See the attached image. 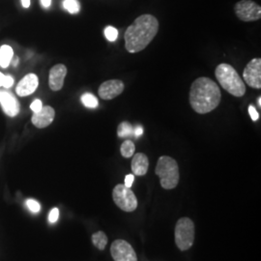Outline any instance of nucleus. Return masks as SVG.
Segmentation results:
<instances>
[{"mask_svg":"<svg viewBox=\"0 0 261 261\" xmlns=\"http://www.w3.org/2000/svg\"><path fill=\"white\" fill-rule=\"evenodd\" d=\"M159 31V21L154 16L145 14L138 17L126 29L125 48L130 54H137L149 45Z\"/></svg>","mask_w":261,"mask_h":261,"instance_id":"f257e3e1","label":"nucleus"},{"mask_svg":"<svg viewBox=\"0 0 261 261\" xmlns=\"http://www.w3.org/2000/svg\"><path fill=\"white\" fill-rule=\"evenodd\" d=\"M190 103L198 114H206L219 107L222 93L218 84L209 77H198L190 89Z\"/></svg>","mask_w":261,"mask_h":261,"instance_id":"f03ea898","label":"nucleus"},{"mask_svg":"<svg viewBox=\"0 0 261 261\" xmlns=\"http://www.w3.org/2000/svg\"><path fill=\"white\" fill-rule=\"evenodd\" d=\"M215 75L225 91L234 97H243L246 93V85L233 67L226 63L217 66Z\"/></svg>","mask_w":261,"mask_h":261,"instance_id":"7ed1b4c3","label":"nucleus"},{"mask_svg":"<svg viewBox=\"0 0 261 261\" xmlns=\"http://www.w3.org/2000/svg\"><path fill=\"white\" fill-rule=\"evenodd\" d=\"M155 172L160 178L161 186L165 190H172L179 183V168L177 162L168 156L160 157L155 168Z\"/></svg>","mask_w":261,"mask_h":261,"instance_id":"20e7f679","label":"nucleus"},{"mask_svg":"<svg viewBox=\"0 0 261 261\" xmlns=\"http://www.w3.org/2000/svg\"><path fill=\"white\" fill-rule=\"evenodd\" d=\"M196 228L190 218H181L175 225V243L180 251H188L195 242Z\"/></svg>","mask_w":261,"mask_h":261,"instance_id":"39448f33","label":"nucleus"},{"mask_svg":"<svg viewBox=\"0 0 261 261\" xmlns=\"http://www.w3.org/2000/svg\"><path fill=\"white\" fill-rule=\"evenodd\" d=\"M112 198L116 206L125 212H134L138 207L137 196L130 188L118 184L112 191Z\"/></svg>","mask_w":261,"mask_h":261,"instance_id":"423d86ee","label":"nucleus"},{"mask_svg":"<svg viewBox=\"0 0 261 261\" xmlns=\"http://www.w3.org/2000/svg\"><path fill=\"white\" fill-rule=\"evenodd\" d=\"M234 12L237 18L245 21H256L261 18V7L252 0H240L234 6Z\"/></svg>","mask_w":261,"mask_h":261,"instance_id":"0eeeda50","label":"nucleus"},{"mask_svg":"<svg viewBox=\"0 0 261 261\" xmlns=\"http://www.w3.org/2000/svg\"><path fill=\"white\" fill-rule=\"evenodd\" d=\"M244 82L254 89L261 88V59L256 57L252 59L244 69Z\"/></svg>","mask_w":261,"mask_h":261,"instance_id":"6e6552de","label":"nucleus"},{"mask_svg":"<svg viewBox=\"0 0 261 261\" xmlns=\"http://www.w3.org/2000/svg\"><path fill=\"white\" fill-rule=\"evenodd\" d=\"M111 253L114 261H138L137 253L129 243L117 239L111 246Z\"/></svg>","mask_w":261,"mask_h":261,"instance_id":"1a4fd4ad","label":"nucleus"},{"mask_svg":"<svg viewBox=\"0 0 261 261\" xmlns=\"http://www.w3.org/2000/svg\"><path fill=\"white\" fill-rule=\"evenodd\" d=\"M125 84L120 80L106 81L100 85L98 94L103 100H112L123 93Z\"/></svg>","mask_w":261,"mask_h":261,"instance_id":"9d476101","label":"nucleus"},{"mask_svg":"<svg viewBox=\"0 0 261 261\" xmlns=\"http://www.w3.org/2000/svg\"><path fill=\"white\" fill-rule=\"evenodd\" d=\"M56 117V111L54 108L46 106L43 107L40 112H34L32 117H31V122L32 124L37 127L39 129H44L49 126Z\"/></svg>","mask_w":261,"mask_h":261,"instance_id":"9b49d317","label":"nucleus"},{"mask_svg":"<svg viewBox=\"0 0 261 261\" xmlns=\"http://www.w3.org/2000/svg\"><path fill=\"white\" fill-rule=\"evenodd\" d=\"M67 68L64 64L54 66L48 74V86L53 91H59L64 85Z\"/></svg>","mask_w":261,"mask_h":261,"instance_id":"f8f14e48","label":"nucleus"},{"mask_svg":"<svg viewBox=\"0 0 261 261\" xmlns=\"http://www.w3.org/2000/svg\"><path fill=\"white\" fill-rule=\"evenodd\" d=\"M0 105L4 113L9 117H15L19 114L20 110L19 101L9 92L0 90Z\"/></svg>","mask_w":261,"mask_h":261,"instance_id":"ddd939ff","label":"nucleus"},{"mask_svg":"<svg viewBox=\"0 0 261 261\" xmlns=\"http://www.w3.org/2000/svg\"><path fill=\"white\" fill-rule=\"evenodd\" d=\"M39 86V79L37 75L33 73H30L23 76V79L20 80L17 87H16V93L19 97H27L31 94L34 93Z\"/></svg>","mask_w":261,"mask_h":261,"instance_id":"4468645a","label":"nucleus"},{"mask_svg":"<svg viewBox=\"0 0 261 261\" xmlns=\"http://www.w3.org/2000/svg\"><path fill=\"white\" fill-rule=\"evenodd\" d=\"M149 168V160L143 153H137L133 156L130 168L134 175L143 176L147 173Z\"/></svg>","mask_w":261,"mask_h":261,"instance_id":"2eb2a0df","label":"nucleus"},{"mask_svg":"<svg viewBox=\"0 0 261 261\" xmlns=\"http://www.w3.org/2000/svg\"><path fill=\"white\" fill-rule=\"evenodd\" d=\"M14 56L13 48L8 45L0 47V67L7 68L11 64Z\"/></svg>","mask_w":261,"mask_h":261,"instance_id":"dca6fc26","label":"nucleus"},{"mask_svg":"<svg viewBox=\"0 0 261 261\" xmlns=\"http://www.w3.org/2000/svg\"><path fill=\"white\" fill-rule=\"evenodd\" d=\"M91 239H92L94 246L100 251H103L106 249V246L109 241L107 234L105 233L103 231H98V232L94 233Z\"/></svg>","mask_w":261,"mask_h":261,"instance_id":"f3484780","label":"nucleus"},{"mask_svg":"<svg viewBox=\"0 0 261 261\" xmlns=\"http://www.w3.org/2000/svg\"><path fill=\"white\" fill-rule=\"evenodd\" d=\"M117 136L119 138H129L134 136V127L129 122H122L117 128Z\"/></svg>","mask_w":261,"mask_h":261,"instance_id":"a211bd4d","label":"nucleus"},{"mask_svg":"<svg viewBox=\"0 0 261 261\" xmlns=\"http://www.w3.org/2000/svg\"><path fill=\"white\" fill-rule=\"evenodd\" d=\"M136 151V146L135 143L132 140H125L122 143L121 147H120V153L124 158H130L134 156V153Z\"/></svg>","mask_w":261,"mask_h":261,"instance_id":"6ab92c4d","label":"nucleus"},{"mask_svg":"<svg viewBox=\"0 0 261 261\" xmlns=\"http://www.w3.org/2000/svg\"><path fill=\"white\" fill-rule=\"evenodd\" d=\"M62 5L63 8L70 14H77L81 10V4L79 0H64Z\"/></svg>","mask_w":261,"mask_h":261,"instance_id":"aec40b11","label":"nucleus"},{"mask_svg":"<svg viewBox=\"0 0 261 261\" xmlns=\"http://www.w3.org/2000/svg\"><path fill=\"white\" fill-rule=\"evenodd\" d=\"M82 102L84 103V107L88 108V109H95L98 107L99 102L98 99L90 93H85L82 96Z\"/></svg>","mask_w":261,"mask_h":261,"instance_id":"412c9836","label":"nucleus"},{"mask_svg":"<svg viewBox=\"0 0 261 261\" xmlns=\"http://www.w3.org/2000/svg\"><path fill=\"white\" fill-rule=\"evenodd\" d=\"M103 33H105L106 38L108 39V41H110V42H115L118 38V30L112 25H109L105 28Z\"/></svg>","mask_w":261,"mask_h":261,"instance_id":"4be33fe9","label":"nucleus"},{"mask_svg":"<svg viewBox=\"0 0 261 261\" xmlns=\"http://www.w3.org/2000/svg\"><path fill=\"white\" fill-rule=\"evenodd\" d=\"M14 84V79L11 75H3L0 73V87L9 89Z\"/></svg>","mask_w":261,"mask_h":261,"instance_id":"5701e85b","label":"nucleus"},{"mask_svg":"<svg viewBox=\"0 0 261 261\" xmlns=\"http://www.w3.org/2000/svg\"><path fill=\"white\" fill-rule=\"evenodd\" d=\"M27 206H28V209L33 213H38L41 209L40 203L34 199H28L27 200Z\"/></svg>","mask_w":261,"mask_h":261,"instance_id":"b1692460","label":"nucleus"},{"mask_svg":"<svg viewBox=\"0 0 261 261\" xmlns=\"http://www.w3.org/2000/svg\"><path fill=\"white\" fill-rule=\"evenodd\" d=\"M58 217H59V210L57 208H54L48 215V221L49 223L54 224L56 223V221L58 220Z\"/></svg>","mask_w":261,"mask_h":261,"instance_id":"393cba45","label":"nucleus"},{"mask_svg":"<svg viewBox=\"0 0 261 261\" xmlns=\"http://www.w3.org/2000/svg\"><path fill=\"white\" fill-rule=\"evenodd\" d=\"M42 108H43V103H42V101L39 99L35 100L33 103L30 105V109L34 112H40L42 110Z\"/></svg>","mask_w":261,"mask_h":261,"instance_id":"a878e982","label":"nucleus"},{"mask_svg":"<svg viewBox=\"0 0 261 261\" xmlns=\"http://www.w3.org/2000/svg\"><path fill=\"white\" fill-rule=\"evenodd\" d=\"M249 113H250V116H251L252 121H257L258 120L259 114H258L257 111L255 110V108L252 105L249 107Z\"/></svg>","mask_w":261,"mask_h":261,"instance_id":"bb28decb","label":"nucleus"},{"mask_svg":"<svg viewBox=\"0 0 261 261\" xmlns=\"http://www.w3.org/2000/svg\"><path fill=\"white\" fill-rule=\"evenodd\" d=\"M134 181H135V176H134V174H128L126 177H125V186L127 187V188H130L132 185H133V183H134Z\"/></svg>","mask_w":261,"mask_h":261,"instance_id":"cd10ccee","label":"nucleus"},{"mask_svg":"<svg viewBox=\"0 0 261 261\" xmlns=\"http://www.w3.org/2000/svg\"><path fill=\"white\" fill-rule=\"evenodd\" d=\"M143 134V128L141 126H138L136 129H134V135L138 138Z\"/></svg>","mask_w":261,"mask_h":261,"instance_id":"c85d7f7f","label":"nucleus"},{"mask_svg":"<svg viewBox=\"0 0 261 261\" xmlns=\"http://www.w3.org/2000/svg\"><path fill=\"white\" fill-rule=\"evenodd\" d=\"M40 1H41V5L46 9L49 8L51 5V0H40Z\"/></svg>","mask_w":261,"mask_h":261,"instance_id":"c756f323","label":"nucleus"},{"mask_svg":"<svg viewBox=\"0 0 261 261\" xmlns=\"http://www.w3.org/2000/svg\"><path fill=\"white\" fill-rule=\"evenodd\" d=\"M21 5L23 8H29L30 7V0H21Z\"/></svg>","mask_w":261,"mask_h":261,"instance_id":"7c9ffc66","label":"nucleus"},{"mask_svg":"<svg viewBox=\"0 0 261 261\" xmlns=\"http://www.w3.org/2000/svg\"><path fill=\"white\" fill-rule=\"evenodd\" d=\"M18 63H19V58L16 57V60H14V66L18 65Z\"/></svg>","mask_w":261,"mask_h":261,"instance_id":"2f4dec72","label":"nucleus"},{"mask_svg":"<svg viewBox=\"0 0 261 261\" xmlns=\"http://www.w3.org/2000/svg\"><path fill=\"white\" fill-rule=\"evenodd\" d=\"M257 103H258V107L261 108V96L258 97V99H257Z\"/></svg>","mask_w":261,"mask_h":261,"instance_id":"473e14b6","label":"nucleus"}]
</instances>
